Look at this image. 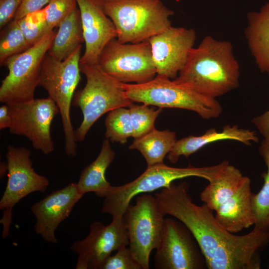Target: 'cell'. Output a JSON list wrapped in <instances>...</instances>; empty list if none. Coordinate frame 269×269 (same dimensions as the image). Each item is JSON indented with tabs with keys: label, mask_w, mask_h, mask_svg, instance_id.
<instances>
[{
	"label": "cell",
	"mask_w": 269,
	"mask_h": 269,
	"mask_svg": "<svg viewBox=\"0 0 269 269\" xmlns=\"http://www.w3.org/2000/svg\"><path fill=\"white\" fill-rule=\"evenodd\" d=\"M186 182L171 183L156 193L163 213L183 223L192 233L205 257L208 269H259L260 253L269 244V230L253 229L236 235L222 227L213 211L205 204L193 202Z\"/></svg>",
	"instance_id": "6da1fadb"
},
{
	"label": "cell",
	"mask_w": 269,
	"mask_h": 269,
	"mask_svg": "<svg viewBox=\"0 0 269 269\" xmlns=\"http://www.w3.org/2000/svg\"><path fill=\"white\" fill-rule=\"evenodd\" d=\"M240 68L232 43L206 36L191 50L173 80L207 97L216 99L239 86Z\"/></svg>",
	"instance_id": "7a4b0ae2"
},
{
	"label": "cell",
	"mask_w": 269,
	"mask_h": 269,
	"mask_svg": "<svg viewBox=\"0 0 269 269\" xmlns=\"http://www.w3.org/2000/svg\"><path fill=\"white\" fill-rule=\"evenodd\" d=\"M106 14L113 22L117 39L123 43L148 40L172 26L174 14L160 0H103Z\"/></svg>",
	"instance_id": "3957f363"
},
{
	"label": "cell",
	"mask_w": 269,
	"mask_h": 269,
	"mask_svg": "<svg viewBox=\"0 0 269 269\" xmlns=\"http://www.w3.org/2000/svg\"><path fill=\"white\" fill-rule=\"evenodd\" d=\"M227 160L213 166L173 167L164 163L147 166L146 170L133 181L119 186H112L104 197L101 212L112 216H124L132 199L136 195L154 191L168 186L174 180L196 176L207 180H215L225 167Z\"/></svg>",
	"instance_id": "277c9868"
},
{
	"label": "cell",
	"mask_w": 269,
	"mask_h": 269,
	"mask_svg": "<svg viewBox=\"0 0 269 269\" xmlns=\"http://www.w3.org/2000/svg\"><path fill=\"white\" fill-rule=\"evenodd\" d=\"M80 67L86 82L72 102L83 114L82 122L75 132L77 141L83 140L92 125L105 113L134 103L126 96L123 83L105 72L98 64H80Z\"/></svg>",
	"instance_id": "5b68a950"
},
{
	"label": "cell",
	"mask_w": 269,
	"mask_h": 269,
	"mask_svg": "<svg viewBox=\"0 0 269 269\" xmlns=\"http://www.w3.org/2000/svg\"><path fill=\"white\" fill-rule=\"evenodd\" d=\"M123 87L127 97L134 102L161 109H186L207 120L218 118L223 111L216 99L205 96L163 75L157 74L143 83H123Z\"/></svg>",
	"instance_id": "8992f818"
},
{
	"label": "cell",
	"mask_w": 269,
	"mask_h": 269,
	"mask_svg": "<svg viewBox=\"0 0 269 269\" xmlns=\"http://www.w3.org/2000/svg\"><path fill=\"white\" fill-rule=\"evenodd\" d=\"M82 45L63 60L48 54L43 61L38 86L43 87L59 110L65 138V152L76 155L77 145L70 111L75 91L81 80L80 61Z\"/></svg>",
	"instance_id": "52a82bcc"
},
{
	"label": "cell",
	"mask_w": 269,
	"mask_h": 269,
	"mask_svg": "<svg viewBox=\"0 0 269 269\" xmlns=\"http://www.w3.org/2000/svg\"><path fill=\"white\" fill-rule=\"evenodd\" d=\"M54 30L25 51L7 59L3 66L8 73L1 81L0 102L11 105L34 99L42 65L56 34Z\"/></svg>",
	"instance_id": "ba28073f"
},
{
	"label": "cell",
	"mask_w": 269,
	"mask_h": 269,
	"mask_svg": "<svg viewBox=\"0 0 269 269\" xmlns=\"http://www.w3.org/2000/svg\"><path fill=\"white\" fill-rule=\"evenodd\" d=\"M165 215L155 196L148 194L138 195L124 215L129 248L142 269L149 268V257L159 244Z\"/></svg>",
	"instance_id": "9c48e42d"
},
{
	"label": "cell",
	"mask_w": 269,
	"mask_h": 269,
	"mask_svg": "<svg viewBox=\"0 0 269 269\" xmlns=\"http://www.w3.org/2000/svg\"><path fill=\"white\" fill-rule=\"evenodd\" d=\"M98 64L105 72L124 83H143L157 75L148 40L123 43L114 38L103 48Z\"/></svg>",
	"instance_id": "30bf717a"
},
{
	"label": "cell",
	"mask_w": 269,
	"mask_h": 269,
	"mask_svg": "<svg viewBox=\"0 0 269 269\" xmlns=\"http://www.w3.org/2000/svg\"><path fill=\"white\" fill-rule=\"evenodd\" d=\"M30 150L24 147L9 145L5 155L7 163V182L0 200L3 210L0 223L2 237H7L12 223V210L22 199L34 192L44 193L49 184L48 179L35 172L32 167Z\"/></svg>",
	"instance_id": "8fae6325"
},
{
	"label": "cell",
	"mask_w": 269,
	"mask_h": 269,
	"mask_svg": "<svg viewBox=\"0 0 269 269\" xmlns=\"http://www.w3.org/2000/svg\"><path fill=\"white\" fill-rule=\"evenodd\" d=\"M153 261L156 269H207L205 257L192 233L175 218H164Z\"/></svg>",
	"instance_id": "7c38bea8"
},
{
	"label": "cell",
	"mask_w": 269,
	"mask_h": 269,
	"mask_svg": "<svg viewBox=\"0 0 269 269\" xmlns=\"http://www.w3.org/2000/svg\"><path fill=\"white\" fill-rule=\"evenodd\" d=\"M8 105L11 116L9 132L26 137L33 148L44 154L52 152L55 148L51 126L59 113L55 102L48 97Z\"/></svg>",
	"instance_id": "4fadbf2b"
},
{
	"label": "cell",
	"mask_w": 269,
	"mask_h": 269,
	"mask_svg": "<svg viewBox=\"0 0 269 269\" xmlns=\"http://www.w3.org/2000/svg\"><path fill=\"white\" fill-rule=\"evenodd\" d=\"M128 245L129 239L124 215H115L108 225L100 222L92 223L87 236L74 242L70 248L78 255L76 269H99L113 252Z\"/></svg>",
	"instance_id": "5bb4252c"
},
{
	"label": "cell",
	"mask_w": 269,
	"mask_h": 269,
	"mask_svg": "<svg viewBox=\"0 0 269 269\" xmlns=\"http://www.w3.org/2000/svg\"><path fill=\"white\" fill-rule=\"evenodd\" d=\"M196 39L194 29L172 26L150 38L157 74L175 79L185 64Z\"/></svg>",
	"instance_id": "9a60e30c"
},
{
	"label": "cell",
	"mask_w": 269,
	"mask_h": 269,
	"mask_svg": "<svg viewBox=\"0 0 269 269\" xmlns=\"http://www.w3.org/2000/svg\"><path fill=\"white\" fill-rule=\"evenodd\" d=\"M84 195L77 183L72 182L34 203L30 210L36 218L34 227L35 232L45 241L56 244V229L69 217Z\"/></svg>",
	"instance_id": "2e32d148"
},
{
	"label": "cell",
	"mask_w": 269,
	"mask_h": 269,
	"mask_svg": "<svg viewBox=\"0 0 269 269\" xmlns=\"http://www.w3.org/2000/svg\"><path fill=\"white\" fill-rule=\"evenodd\" d=\"M80 10L85 49L80 64H98L101 52L117 38L116 27L106 14L103 0H76Z\"/></svg>",
	"instance_id": "e0dca14e"
},
{
	"label": "cell",
	"mask_w": 269,
	"mask_h": 269,
	"mask_svg": "<svg viewBox=\"0 0 269 269\" xmlns=\"http://www.w3.org/2000/svg\"><path fill=\"white\" fill-rule=\"evenodd\" d=\"M251 179L247 177L239 189L215 211L219 224L231 233H237L254 225Z\"/></svg>",
	"instance_id": "ac0fdd59"
},
{
	"label": "cell",
	"mask_w": 269,
	"mask_h": 269,
	"mask_svg": "<svg viewBox=\"0 0 269 269\" xmlns=\"http://www.w3.org/2000/svg\"><path fill=\"white\" fill-rule=\"evenodd\" d=\"M228 139L237 140L248 145H251L252 142H258L259 141L255 131L240 128L237 126L227 125L220 131L211 128L201 135H190L177 140L167 154V158L171 163H176L181 156L188 157L206 145Z\"/></svg>",
	"instance_id": "d6986e66"
},
{
	"label": "cell",
	"mask_w": 269,
	"mask_h": 269,
	"mask_svg": "<svg viewBox=\"0 0 269 269\" xmlns=\"http://www.w3.org/2000/svg\"><path fill=\"white\" fill-rule=\"evenodd\" d=\"M247 19L245 34L251 53L260 70L269 74V2L248 12Z\"/></svg>",
	"instance_id": "ffe728a7"
},
{
	"label": "cell",
	"mask_w": 269,
	"mask_h": 269,
	"mask_svg": "<svg viewBox=\"0 0 269 269\" xmlns=\"http://www.w3.org/2000/svg\"><path fill=\"white\" fill-rule=\"evenodd\" d=\"M115 157L110 140L105 138L102 142L100 152L96 159L81 172L77 185L83 194L94 192L104 197L112 186L107 180V169Z\"/></svg>",
	"instance_id": "44dd1931"
},
{
	"label": "cell",
	"mask_w": 269,
	"mask_h": 269,
	"mask_svg": "<svg viewBox=\"0 0 269 269\" xmlns=\"http://www.w3.org/2000/svg\"><path fill=\"white\" fill-rule=\"evenodd\" d=\"M47 54L60 60L70 56L84 42L80 10L76 7L59 24Z\"/></svg>",
	"instance_id": "7402d4cb"
},
{
	"label": "cell",
	"mask_w": 269,
	"mask_h": 269,
	"mask_svg": "<svg viewBox=\"0 0 269 269\" xmlns=\"http://www.w3.org/2000/svg\"><path fill=\"white\" fill-rule=\"evenodd\" d=\"M247 176L229 163L219 176L200 193L201 200L210 209L216 211L218 207L231 197L243 184Z\"/></svg>",
	"instance_id": "603a6c76"
},
{
	"label": "cell",
	"mask_w": 269,
	"mask_h": 269,
	"mask_svg": "<svg viewBox=\"0 0 269 269\" xmlns=\"http://www.w3.org/2000/svg\"><path fill=\"white\" fill-rule=\"evenodd\" d=\"M176 141L174 132L159 131L154 128L145 135L135 138L129 148L138 150L144 157L147 166H149L163 163L165 156Z\"/></svg>",
	"instance_id": "cb8c5ba5"
},
{
	"label": "cell",
	"mask_w": 269,
	"mask_h": 269,
	"mask_svg": "<svg viewBox=\"0 0 269 269\" xmlns=\"http://www.w3.org/2000/svg\"><path fill=\"white\" fill-rule=\"evenodd\" d=\"M267 171L262 174L264 184L256 194L252 193V204L255 217L254 229L269 230V140L264 138L259 147Z\"/></svg>",
	"instance_id": "d4e9b609"
},
{
	"label": "cell",
	"mask_w": 269,
	"mask_h": 269,
	"mask_svg": "<svg viewBox=\"0 0 269 269\" xmlns=\"http://www.w3.org/2000/svg\"><path fill=\"white\" fill-rule=\"evenodd\" d=\"M105 125V137L112 142L125 144L133 136L130 111L125 107L118 108L109 112Z\"/></svg>",
	"instance_id": "484cf974"
},
{
	"label": "cell",
	"mask_w": 269,
	"mask_h": 269,
	"mask_svg": "<svg viewBox=\"0 0 269 269\" xmlns=\"http://www.w3.org/2000/svg\"><path fill=\"white\" fill-rule=\"evenodd\" d=\"M31 46L25 38L18 22L12 20L0 37V65L3 66L9 57L22 52Z\"/></svg>",
	"instance_id": "4316f807"
},
{
	"label": "cell",
	"mask_w": 269,
	"mask_h": 269,
	"mask_svg": "<svg viewBox=\"0 0 269 269\" xmlns=\"http://www.w3.org/2000/svg\"><path fill=\"white\" fill-rule=\"evenodd\" d=\"M149 105L132 104L130 107L133 136L134 139L147 134L154 127L156 119L161 112V108L155 109Z\"/></svg>",
	"instance_id": "83f0119b"
},
{
	"label": "cell",
	"mask_w": 269,
	"mask_h": 269,
	"mask_svg": "<svg viewBox=\"0 0 269 269\" xmlns=\"http://www.w3.org/2000/svg\"><path fill=\"white\" fill-rule=\"evenodd\" d=\"M45 7L17 20L26 40L31 46L39 41L49 30L46 21Z\"/></svg>",
	"instance_id": "f1b7e54d"
},
{
	"label": "cell",
	"mask_w": 269,
	"mask_h": 269,
	"mask_svg": "<svg viewBox=\"0 0 269 269\" xmlns=\"http://www.w3.org/2000/svg\"><path fill=\"white\" fill-rule=\"evenodd\" d=\"M76 0H50L45 7L46 9V21L49 30L58 26L76 7Z\"/></svg>",
	"instance_id": "f546056e"
},
{
	"label": "cell",
	"mask_w": 269,
	"mask_h": 269,
	"mask_svg": "<svg viewBox=\"0 0 269 269\" xmlns=\"http://www.w3.org/2000/svg\"><path fill=\"white\" fill-rule=\"evenodd\" d=\"M139 264L134 258L129 247L125 246L113 256L110 255L100 266L99 269H140Z\"/></svg>",
	"instance_id": "4dcf8cb0"
},
{
	"label": "cell",
	"mask_w": 269,
	"mask_h": 269,
	"mask_svg": "<svg viewBox=\"0 0 269 269\" xmlns=\"http://www.w3.org/2000/svg\"><path fill=\"white\" fill-rule=\"evenodd\" d=\"M22 0H0V28L13 19Z\"/></svg>",
	"instance_id": "1f68e13d"
},
{
	"label": "cell",
	"mask_w": 269,
	"mask_h": 269,
	"mask_svg": "<svg viewBox=\"0 0 269 269\" xmlns=\"http://www.w3.org/2000/svg\"><path fill=\"white\" fill-rule=\"evenodd\" d=\"M50 0H22L13 19L17 21L27 15L40 10L47 5Z\"/></svg>",
	"instance_id": "d6a6232c"
},
{
	"label": "cell",
	"mask_w": 269,
	"mask_h": 269,
	"mask_svg": "<svg viewBox=\"0 0 269 269\" xmlns=\"http://www.w3.org/2000/svg\"><path fill=\"white\" fill-rule=\"evenodd\" d=\"M252 122L264 138L269 140V111L253 118Z\"/></svg>",
	"instance_id": "836d02e7"
},
{
	"label": "cell",
	"mask_w": 269,
	"mask_h": 269,
	"mask_svg": "<svg viewBox=\"0 0 269 269\" xmlns=\"http://www.w3.org/2000/svg\"><path fill=\"white\" fill-rule=\"evenodd\" d=\"M11 123L9 106L4 104L0 107V130L8 129Z\"/></svg>",
	"instance_id": "e575fe53"
},
{
	"label": "cell",
	"mask_w": 269,
	"mask_h": 269,
	"mask_svg": "<svg viewBox=\"0 0 269 269\" xmlns=\"http://www.w3.org/2000/svg\"><path fill=\"white\" fill-rule=\"evenodd\" d=\"M8 170V166H7V162H2L0 164V177H2L4 173H5L6 171H7Z\"/></svg>",
	"instance_id": "d590c367"
},
{
	"label": "cell",
	"mask_w": 269,
	"mask_h": 269,
	"mask_svg": "<svg viewBox=\"0 0 269 269\" xmlns=\"http://www.w3.org/2000/svg\"><path fill=\"white\" fill-rule=\"evenodd\" d=\"M268 268L269 269V265Z\"/></svg>",
	"instance_id": "8d00e7d4"
}]
</instances>
